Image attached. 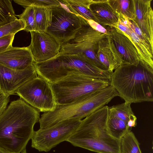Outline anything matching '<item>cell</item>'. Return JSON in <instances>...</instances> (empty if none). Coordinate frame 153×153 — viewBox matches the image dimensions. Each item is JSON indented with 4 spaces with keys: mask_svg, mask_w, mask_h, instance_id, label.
Listing matches in <instances>:
<instances>
[{
    "mask_svg": "<svg viewBox=\"0 0 153 153\" xmlns=\"http://www.w3.org/2000/svg\"><path fill=\"white\" fill-rule=\"evenodd\" d=\"M59 1L71 12L87 21L92 20L97 22L96 19L89 9L90 5L94 0H62Z\"/></svg>",
    "mask_w": 153,
    "mask_h": 153,
    "instance_id": "d6986e66",
    "label": "cell"
},
{
    "mask_svg": "<svg viewBox=\"0 0 153 153\" xmlns=\"http://www.w3.org/2000/svg\"><path fill=\"white\" fill-rule=\"evenodd\" d=\"M108 34L121 56L123 65L137 66L140 61L139 57L136 48L129 39L119 29L114 27H110Z\"/></svg>",
    "mask_w": 153,
    "mask_h": 153,
    "instance_id": "5bb4252c",
    "label": "cell"
},
{
    "mask_svg": "<svg viewBox=\"0 0 153 153\" xmlns=\"http://www.w3.org/2000/svg\"><path fill=\"white\" fill-rule=\"evenodd\" d=\"M82 120L71 119L51 126L34 131L31 146L39 152H48L60 143L67 141L77 129Z\"/></svg>",
    "mask_w": 153,
    "mask_h": 153,
    "instance_id": "ba28073f",
    "label": "cell"
},
{
    "mask_svg": "<svg viewBox=\"0 0 153 153\" xmlns=\"http://www.w3.org/2000/svg\"><path fill=\"white\" fill-rule=\"evenodd\" d=\"M50 83L58 105L81 100L110 85L109 80L96 79L78 73H70Z\"/></svg>",
    "mask_w": 153,
    "mask_h": 153,
    "instance_id": "8992f818",
    "label": "cell"
},
{
    "mask_svg": "<svg viewBox=\"0 0 153 153\" xmlns=\"http://www.w3.org/2000/svg\"><path fill=\"white\" fill-rule=\"evenodd\" d=\"M131 103L125 102L121 104L108 107V114L125 122L132 129L137 124V118L131 107Z\"/></svg>",
    "mask_w": 153,
    "mask_h": 153,
    "instance_id": "ffe728a7",
    "label": "cell"
},
{
    "mask_svg": "<svg viewBox=\"0 0 153 153\" xmlns=\"http://www.w3.org/2000/svg\"><path fill=\"white\" fill-rule=\"evenodd\" d=\"M38 75L49 83L58 81L72 73H78L97 79L110 81L111 74L74 54H58L45 61L34 62Z\"/></svg>",
    "mask_w": 153,
    "mask_h": 153,
    "instance_id": "277c9868",
    "label": "cell"
},
{
    "mask_svg": "<svg viewBox=\"0 0 153 153\" xmlns=\"http://www.w3.org/2000/svg\"><path fill=\"white\" fill-rule=\"evenodd\" d=\"M107 35L94 30L87 22L73 39L61 46L59 54L76 55L106 70L98 59L96 53L99 42Z\"/></svg>",
    "mask_w": 153,
    "mask_h": 153,
    "instance_id": "52a82bcc",
    "label": "cell"
},
{
    "mask_svg": "<svg viewBox=\"0 0 153 153\" xmlns=\"http://www.w3.org/2000/svg\"><path fill=\"white\" fill-rule=\"evenodd\" d=\"M9 101V97L3 95L0 98V115L7 108Z\"/></svg>",
    "mask_w": 153,
    "mask_h": 153,
    "instance_id": "4dcf8cb0",
    "label": "cell"
},
{
    "mask_svg": "<svg viewBox=\"0 0 153 153\" xmlns=\"http://www.w3.org/2000/svg\"><path fill=\"white\" fill-rule=\"evenodd\" d=\"M15 34H12L0 38V53L12 46Z\"/></svg>",
    "mask_w": 153,
    "mask_h": 153,
    "instance_id": "f1b7e54d",
    "label": "cell"
},
{
    "mask_svg": "<svg viewBox=\"0 0 153 153\" xmlns=\"http://www.w3.org/2000/svg\"><path fill=\"white\" fill-rule=\"evenodd\" d=\"M38 76L33 64L24 70H16L0 64V92L9 97L15 94L25 83Z\"/></svg>",
    "mask_w": 153,
    "mask_h": 153,
    "instance_id": "8fae6325",
    "label": "cell"
},
{
    "mask_svg": "<svg viewBox=\"0 0 153 153\" xmlns=\"http://www.w3.org/2000/svg\"><path fill=\"white\" fill-rule=\"evenodd\" d=\"M31 42L28 46L34 62H39L50 59L59 54L61 45L45 32H30Z\"/></svg>",
    "mask_w": 153,
    "mask_h": 153,
    "instance_id": "7c38bea8",
    "label": "cell"
},
{
    "mask_svg": "<svg viewBox=\"0 0 153 153\" xmlns=\"http://www.w3.org/2000/svg\"><path fill=\"white\" fill-rule=\"evenodd\" d=\"M110 85L126 102L153 101V69L140 61L137 66H119L111 74Z\"/></svg>",
    "mask_w": 153,
    "mask_h": 153,
    "instance_id": "3957f363",
    "label": "cell"
},
{
    "mask_svg": "<svg viewBox=\"0 0 153 153\" xmlns=\"http://www.w3.org/2000/svg\"><path fill=\"white\" fill-rule=\"evenodd\" d=\"M152 0H134L135 18L134 20L153 47V11Z\"/></svg>",
    "mask_w": 153,
    "mask_h": 153,
    "instance_id": "e0dca14e",
    "label": "cell"
},
{
    "mask_svg": "<svg viewBox=\"0 0 153 153\" xmlns=\"http://www.w3.org/2000/svg\"><path fill=\"white\" fill-rule=\"evenodd\" d=\"M13 1L25 8L30 6L51 7L61 5L59 1L57 0H14Z\"/></svg>",
    "mask_w": 153,
    "mask_h": 153,
    "instance_id": "83f0119b",
    "label": "cell"
},
{
    "mask_svg": "<svg viewBox=\"0 0 153 153\" xmlns=\"http://www.w3.org/2000/svg\"><path fill=\"white\" fill-rule=\"evenodd\" d=\"M121 153H142L139 143L131 131L126 134L120 140Z\"/></svg>",
    "mask_w": 153,
    "mask_h": 153,
    "instance_id": "cb8c5ba5",
    "label": "cell"
},
{
    "mask_svg": "<svg viewBox=\"0 0 153 153\" xmlns=\"http://www.w3.org/2000/svg\"><path fill=\"white\" fill-rule=\"evenodd\" d=\"M96 56L105 69L111 74L123 64L121 56L109 34L99 42Z\"/></svg>",
    "mask_w": 153,
    "mask_h": 153,
    "instance_id": "2e32d148",
    "label": "cell"
},
{
    "mask_svg": "<svg viewBox=\"0 0 153 153\" xmlns=\"http://www.w3.org/2000/svg\"><path fill=\"white\" fill-rule=\"evenodd\" d=\"M116 26L131 41L138 52L140 61L153 69V48L140 39L131 26V20L120 14Z\"/></svg>",
    "mask_w": 153,
    "mask_h": 153,
    "instance_id": "4fadbf2b",
    "label": "cell"
},
{
    "mask_svg": "<svg viewBox=\"0 0 153 153\" xmlns=\"http://www.w3.org/2000/svg\"><path fill=\"white\" fill-rule=\"evenodd\" d=\"M61 3L60 6L51 7V25L46 32L62 45L73 39L83 24L87 21L71 12Z\"/></svg>",
    "mask_w": 153,
    "mask_h": 153,
    "instance_id": "30bf717a",
    "label": "cell"
},
{
    "mask_svg": "<svg viewBox=\"0 0 153 153\" xmlns=\"http://www.w3.org/2000/svg\"><path fill=\"white\" fill-rule=\"evenodd\" d=\"M39 111L21 98L12 101L0 115V147L20 153L31 139Z\"/></svg>",
    "mask_w": 153,
    "mask_h": 153,
    "instance_id": "6da1fadb",
    "label": "cell"
},
{
    "mask_svg": "<svg viewBox=\"0 0 153 153\" xmlns=\"http://www.w3.org/2000/svg\"><path fill=\"white\" fill-rule=\"evenodd\" d=\"M0 153H15L6 150L0 147Z\"/></svg>",
    "mask_w": 153,
    "mask_h": 153,
    "instance_id": "1f68e13d",
    "label": "cell"
},
{
    "mask_svg": "<svg viewBox=\"0 0 153 153\" xmlns=\"http://www.w3.org/2000/svg\"><path fill=\"white\" fill-rule=\"evenodd\" d=\"M3 95L0 92V98Z\"/></svg>",
    "mask_w": 153,
    "mask_h": 153,
    "instance_id": "d6a6232c",
    "label": "cell"
},
{
    "mask_svg": "<svg viewBox=\"0 0 153 153\" xmlns=\"http://www.w3.org/2000/svg\"><path fill=\"white\" fill-rule=\"evenodd\" d=\"M117 96H119L118 93L110 85L79 101L66 105H56L53 111L41 115L39 121V128H45L69 119L82 120L105 106Z\"/></svg>",
    "mask_w": 153,
    "mask_h": 153,
    "instance_id": "5b68a950",
    "label": "cell"
},
{
    "mask_svg": "<svg viewBox=\"0 0 153 153\" xmlns=\"http://www.w3.org/2000/svg\"><path fill=\"white\" fill-rule=\"evenodd\" d=\"M15 94L39 112L52 111L56 105L50 83L38 76L23 85Z\"/></svg>",
    "mask_w": 153,
    "mask_h": 153,
    "instance_id": "9c48e42d",
    "label": "cell"
},
{
    "mask_svg": "<svg viewBox=\"0 0 153 153\" xmlns=\"http://www.w3.org/2000/svg\"><path fill=\"white\" fill-rule=\"evenodd\" d=\"M89 9L97 23L104 26L115 27L119 20L118 15L109 5L108 0H94Z\"/></svg>",
    "mask_w": 153,
    "mask_h": 153,
    "instance_id": "ac0fdd59",
    "label": "cell"
},
{
    "mask_svg": "<svg viewBox=\"0 0 153 153\" xmlns=\"http://www.w3.org/2000/svg\"><path fill=\"white\" fill-rule=\"evenodd\" d=\"M17 16L25 22V26L24 30L30 32L36 31L35 14L33 6L26 7L22 14Z\"/></svg>",
    "mask_w": 153,
    "mask_h": 153,
    "instance_id": "484cf974",
    "label": "cell"
},
{
    "mask_svg": "<svg viewBox=\"0 0 153 153\" xmlns=\"http://www.w3.org/2000/svg\"><path fill=\"white\" fill-rule=\"evenodd\" d=\"M108 114L105 105L84 118L66 141L97 153H121L120 140L112 137L107 130Z\"/></svg>",
    "mask_w": 153,
    "mask_h": 153,
    "instance_id": "7a4b0ae2",
    "label": "cell"
},
{
    "mask_svg": "<svg viewBox=\"0 0 153 153\" xmlns=\"http://www.w3.org/2000/svg\"><path fill=\"white\" fill-rule=\"evenodd\" d=\"M34 7L36 27V31L46 32L51 25L52 11L51 7Z\"/></svg>",
    "mask_w": 153,
    "mask_h": 153,
    "instance_id": "7402d4cb",
    "label": "cell"
},
{
    "mask_svg": "<svg viewBox=\"0 0 153 153\" xmlns=\"http://www.w3.org/2000/svg\"><path fill=\"white\" fill-rule=\"evenodd\" d=\"M34 61L28 47H11L0 53V64L8 68L24 70L33 64Z\"/></svg>",
    "mask_w": 153,
    "mask_h": 153,
    "instance_id": "9a60e30c",
    "label": "cell"
},
{
    "mask_svg": "<svg viewBox=\"0 0 153 153\" xmlns=\"http://www.w3.org/2000/svg\"><path fill=\"white\" fill-rule=\"evenodd\" d=\"M25 23L22 20L16 19L0 26V38L24 30Z\"/></svg>",
    "mask_w": 153,
    "mask_h": 153,
    "instance_id": "4316f807",
    "label": "cell"
},
{
    "mask_svg": "<svg viewBox=\"0 0 153 153\" xmlns=\"http://www.w3.org/2000/svg\"><path fill=\"white\" fill-rule=\"evenodd\" d=\"M107 128L109 134L115 139L120 140L127 133L131 131L124 121L108 114Z\"/></svg>",
    "mask_w": 153,
    "mask_h": 153,
    "instance_id": "44dd1931",
    "label": "cell"
},
{
    "mask_svg": "<svg viewBox=\"0 0 153 153\" xmlns=\"http://www.w3.org/2000/svg\"><path fill=\"white\" fill-rule=\"evenodd\" d=\"M108 2L118 14H122L130 20H134L136 15L134 0H108Z\"/></svg>",
    "mask_w": 153,
    "mask_h": 153,
    "instance_id": "603a6c76",
    "label": "cell"
},
{
    "mask_svg": "<svg viewBox=\"0 0 153 153\" xmlns=\"http://www.w3.org/2000/svg\"><path fill=\"white\" fill-rule=\"evenodd\" d=\"M87 21L90 26L94 30L107 35L109 34L107 30L108 26L105 27L92 20H88Z\"/></svg>",
    "mask_w": 153,
    "mask_h": 153,
    "instance_id": "f546056e",
    "label": "cell"
},
{
    "mask_svg": "<svg viewBox=\"0 0 153 153\" xmlns=\"http://www.w3.org/2000/svg\"><path fill=\"white\" fill-rule=\"evenodd\" d=\"M12 0H0V26L17 19Z\"/></svg>",
    "mask_w": 153,
    "mask_h": 153,
    "instance_id": "d4e9b609",
    "label": "cell"
}]
</instances>
